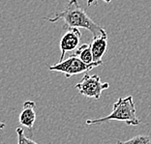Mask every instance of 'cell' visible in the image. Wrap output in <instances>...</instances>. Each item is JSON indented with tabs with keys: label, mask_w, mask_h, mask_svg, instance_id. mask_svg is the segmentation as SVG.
Here are the masks:
<instances>
[{
	"label": "cell",
	"mask_w": 151,
	"mask_h": 144,
	"mask_svg": "<svg viewBox=\"0 0 151 144\" xmlns=\"http://www.w3.org/2000/svg\"><path fill=\"white\" fill-rule=\"evenodd\" d=\"M98 0H87V6H92L93 4H97ZM111 0H104V2L106 3H109Z\"/></svg>",
	"instance_id": "11"
},
{
	"label": "cell",
	"mask_w": 151,
	"mask_h": 144,
	"mask_svg": "<svg viewBox=\"0 0 151 144\" xmlns=\"http://www.w3.org/2000/svg\"><path fill=\"white\" fill-rule=\"evenodd\" d=\"M111 120L125 122L129 126H138L140 124L142 121L137 116L136 105L132 96L119 98L112 105V111L111 114L98 119H88L86 120V124H102V123L111 121Z\"/></svg>",
	"instance_id": "2"
},
{
	"label": "cell",
	"mask_w": 151,
	"mask_h": 144,
	"mask_svg": "<svg viewBox=\"0 0 151 144\" xmlns=\"http://www.w3.org/2000/svg\"><path fill=\"white\" fill-rule=\"evenodd\" d=\"M27 140H28V143H29V144H38L37 142H35V141H34V140H32L31 138H27Z\"/></svg>",
	"instance_id": "13"
},
{
	"label": "cell",
	"mask_w": 151,
	"mask_h": 144,
	"mask_svg": "<svg viewBox=\"0 0 151 144\" xmlns=\"http://www.w3.org/2000/svg\"><path fill=\"white\" fill-rule=\"evenodd\" d=\"M102 63H103L102 61H98V62L86 64L83 61H81L78 57L71 55L66 60L61 61V62L57 64L51 65V66L49 67V70L63 73L65 75V77L69 78L71 77H73V75L87 73V72L93 70L94 68L101 66Z\"/></svg>",
	"instance_id": "3"
},
{
	"label": "cell",
	"mask_w": 151,
	"mask_h": 144,
	"mask_svg": "<svg viewBox=\"0 0 151 144\" xmlns=\"http://www.w3.org/2000/svg\"><path fill=\"white\" fill-rule=\"evenodd\" d=\"M90 46L94 62L102 61V58L107 52L108 49V35L93 38Z\"/></svg>",
	"instance_id": "7"
},
{
	"label": "cell",
	"mask_w": 151,
	"mask_h": 144,
	"mask_svg": "<svg viewBox=\"0 0 151 144\" xmlns=\"http://www.w3.org/2000/svg\"><path fill=\"white\" fill-rule=\"evenodd\" d=\"M72 55L78 57L81 61H83L86 64H90L94 62L90 44H82L81 46H80L74 51Z\"/></svg>",
	"instance_id": "8"
},
{
	"label": "cell",
	"mask_w": 151,
	"mask_h": 144,
	"mask_svg": "<svg viewBox=\"0 0 151 144\" xmlns=\"http://www.w3.org/2000/svg\"><path fill=\"white\" fill-rule=\"evenodd\" d=\"M16 132L18 135V144H29L27 138L24 135V131L22 128H17Z\"/></svg>",
	"instance_id": "10"
},
{
	"label": "cell",
	"mask_w": 151,
	"mask_h": 144,
	"mask_svg": "<svg viewBox=\"0 0 151 144\" xmlns=\"http://www.w3.org/2000/svg\"><path fill=\"white\" fill-rule=\"evenodd\" d=\"M36 104L33 101H26L23 104L22 110L19 114L20 125L29 130L30 135H32V130L36 120Z\"/></svg>",
	"instance_id": "6"
},
{
	"label": "cell",
	"mask_w": 151,
	"mask_h": 144,
	"mask_svg": "<svg viewBox=\"0 0 151 144\" xmlns=\"http://www.w3.org/2000/svg\"><path fill=\"white\" fill-rule=\"evenodd\" d=\"M44 19L50 22H56L62 19L64 21V29L76 27V28H84L92 34L93 38L108 35L106 30L102 26L94 22L88 16L83 8L78 4V0H69L62 12H57L52 18H44Z\"/></svg>",
	"instance_id": "1"
},
{
	"label": "cell",
	"mask_w": 151,
	"mask_h": 144,
	"mask_svg": "<svg viewBox=\"0 0 151 144\" xmlns=\"http://www.w3.org/2000/svg\"><path fill=\"white\" fill-rule=\"evenodd\" d=\"M115 144H151V136L140 135L134 136L131 139H128L126 141H120V140H118Z\"/></svg>",
	"instance_id": "9"
},
{
	"label": "cell",
	"mask_w": 151,
	"mask_h": 144,
	"mask_svg": "<svg viewBox=\"0 0 151 144\" xmlns=\"http://www.w3.org/2000/svg\"><path fill=\"white\" fill-rule=\"evenodd\" d=\"M6 127V124L4 122H0V132H1V130H3Z\"/></svg>",
	"instance_id": "12"
},
{
	"label": "cell",
	"mask_w": 151,
	"mask_h": 144,
	"mask_svg": "<svg viewBox=\"0 0 151 144\" xmlns=\"http://www.w3.org/2000/svg\"><path fill=\"white\" fill-rule=\"evenodd\" d=\"M109 87V82H102L99 75H90L87 73H85L82 80L75 86V88L81 95L88 98H93L95 100H99L102 95V92Z\"/></svg>",
	"instance_id": "4"
},
{
	"label": "cell",
	"mask_w": 151,
	"mask_h": 144,
	"mask_svg": "<svg viewBox=\"0 0 151 144\" xmlns=\"http://www.w3.org/2000/svg\"><path fill=\"white\" fill-rule=\"evenodd\" d=\"M81 37V32L80 28L71 27V28L66 29V32H65V34L61 38L59 44L60 51H61L59 62L64 60V57L67 52L75 51L80 47L78 44H80Z\"/></svg>",
	"instance_id": "5"
}]
</instances>
